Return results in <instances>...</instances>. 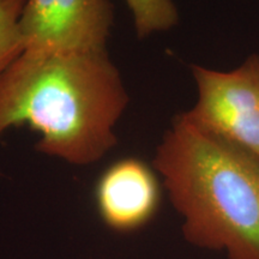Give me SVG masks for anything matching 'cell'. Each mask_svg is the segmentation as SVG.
I'll return each instance as SVG.
<instances>
[{"instance_id":"6da1fadb","label":"cell","mask_w":259,"mask_h":259,"mask_svg":"<svg viewBox=\"0 0 259 259\" xmlns=\"http://www.w3.org/2000/svg\"><path fill=\"white\" fill-rule=\"evenodd\" d=\"M127 103L107 52L23 51L0 76V137L27 124L40 135L38 153L85 166L116 144L114 126Z\"/></svg>"},{"instance_id":"7a4b0ae2","label":"cell","mask_w":259,"mask_h":259,"mask_svg":"<svg viewBox=\"0 0 259 259\" xmlns=\"http://www.w3.org/2000/svg\"><path fill=\"white\" fill-rule=\"evenodd\" d=\"M153 164L190 244L223 251L228 259H259L258 156L202 131L181 113Z\"/></svg>"},{"instance_id":"3957f363","label":"cell","mask_w":259,"mask_h":259,"mask_svg":"<svg viewBox=\"0 0 259 259\" xmlns=\"http://www.w3.org/2000/svg\"><path fill=\"white\" fill-rule=\"evenodd\" d=\"M198 100L184 116L206 134L259 157V54L220 72L192 65Z\"/></svg>"},{"instance_id":"277c9868","label":"cell","mask_w":259,"mask_h":259,"mask_svg":"<svg viewBox=\"0 0 259 259\" xmlns=\"http://www.w3.org/2000/svg\"><path fill=\"white\" fill-rule=\"evenodd\" d=\"M113 18L109 0H27L19 30L24 51L105 53Z\"/></svg>"},{"instance_id":"5b68a950","label":"cell","mask_w":259,"mask_h":259,"mask_svg":"<svg viewBox=\"0 0 259 259\" xmlns=\"http://www.w3.org/2000/svg\"><path fill=\"white\" fill-rule=\"evenodd\" d=\"M95 203L100 218L112 231L134 232L156 215L161 186L156 174L144 161L121 158L97 180Z\"/></svg>"},{"instance_id":"8992f818","label":"cell","mask_w":259,"mask_h":259,"mask_svg":"<svg viewBox=\"0 0 259 259\" xmlns=\"http://www.w3.org/2000/svg\"><path fill=\"white\" fill-rule=\"evenodd\" d=\"M126 3L139 38L157 31L169 30L179 19L178 10L171 0H126Z\"/></svg>"},{"instance_id":"52a82bcc","label":"cell","mask_w":259,"mask_h":259,"mask_svg":"<svg viewBox=\"0 0 259 259\" xmlns=\"http://www.w3.org/2000/svg\"><path fill=\"white\" fill-rule=\"evenodd\" d=\"M27 0H0V76L24 51L19 19Z\"/></svg>"}]
</instances>
